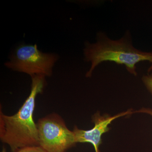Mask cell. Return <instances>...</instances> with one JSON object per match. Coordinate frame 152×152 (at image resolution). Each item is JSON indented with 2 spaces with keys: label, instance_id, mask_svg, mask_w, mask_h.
<instances>
[{
  "label": "cell",
  "instance_id": "cell-1",
  "mask_svg": "<svg viewBox=\"0 0 152 152\" xmlns=\"http://www.w3.org/2000/svg\"><path fill=\"white\" fill-rule=\"evenodd\" d=\"M31 92L16 113L7 115L0 111V139L12 152L25 147L39 145L37 124L34 120L37 96L43 91L46 77L31 76Z\"/></svg>",
  "mask_w": 152,
  "mask_h": 152
},
{
  "label": "cell",
  "instance_id": "cell-2",
  "mask_svg": "<svg viewBox=\"0 0 152 152\" xmlns=\"http://www.w3.org/2000/svg\"><path fill=\"white\" fill-rule=\"evenodd\" d=\"M83 54L85 61L91 64L86 75L87 77L91 76L95 68L106 61L124 65L127 70L134 76L137 75L136 64L148 61L151 64L148 74L152 71V52L142 51L133 46L129 32L118 40L111 39L102 32H98L96 42H85Z\"/></svg>",
  "mask_w": 152,
  "mask_h": 152
},
{
  "label": "cell",
  "instance_id": "cell-3",
  "mask_svg": "<svg viewBox=\"0 0 152 152\" xmlns=\"http://www.w3.org/2000/svg\"><path fill=\"white\" fill-rule=\"evenodd\" d=\"M58 55L43 53L35 45H21L15 50L5 66L12 70L29 75L50 77Z\"/></svg>",
  "mask_w": 152,
  "mask_h": 152
},
{
  "label": "cell",
  "instance_id": "cell-4",
  "mask_svg": "<svg viewBox=\"0 0 152 152\" xmlns=\"http://www.w3.org/2000/svg\"><path fill=\"white\" fill-rule=\"evenodd\" d=\"M37 126L39 145L47 152H66L77 143L73 132L58 114L53 113L41 118Z\"/></svg>",
  "mask_w": 152,
  "mask_h": 152
},
{
  "label": "cell",
  "instance_id": "cell-5",
  "mask_svg": "<svg viewBox=\"0 0 152 152\" xmlns=\"http://www.w3.org/2000/svg\"><path fill=\"white\" fill-rule=\"evenodd\" d=\"M131 110L123 112L118 115L110 116L108 115L102 116L99 113L94 114L92 118L94 126L89 130L80 129L75 126L73 132L76 143H90L94 146L95 152L99 151V147L102 144V136L104 133L108 132V126L114 120L133 114Z\"/></svg>",
  "mask_w": 152,
  "mask_h": 152
},
{
  "label": "cell",
  "instance_id": "cell-6",
  "mask_svg": "<svg viewBox=\"0 0 152 152\" xmlns=\"http://www.w3.org/2000/svg\"><path fill=\"white\" fill-rule=\"evenodd\" d=\"M15 152H47L39 145L25 147L18 150Z\"/></svg>",
  "mask_w": 152,
  "mask_h": 152
},
{
  "label": "cell",
  "instance_id": "cell-7",
  "mask_svg": "<svg viewBox=\"0 0 152 152\" xmlns=\"http://www.w3.org/2000/svg\"><path fill=\"white\" fill-rule=\"evenodd\" d=\"M142 80L147 90L152 95V73L144 75Z\"/></svg>",
  "mask_w": 152,
  "mask_h": 152
},
{
  "label": "cell",
  "instance_id": "cell-8",
  "mask_svg": "<svg viewBox=\"0 0 152 152\" xmlns=\"http://www.w3.org/2000/svg\"><path fill=\"white\" fill-rule=\"evenodd\" d=\"M142 113L148 114L152 117V109L149 108H142L139 110L136 111L134 112H133V113Z\"/></svg>",
  "mask_w": 152,
  "mask_h": 152
},
{
  "label": "cell",
  "instance_id": "cell-9",
  "mask_svg": "<svg viewBox=\"0 0 152 152\" xmlns=\"http://www.w3.org/2000/svg\"><path fill=\"white\" fill-rule=\"evenodd\" d=\"M1 152H7V150H6V148H5L4 147H3Z\"/></svg>",
  "mask_w": 152,
  "mask_h": 152
}]
</instances>
